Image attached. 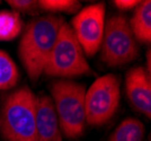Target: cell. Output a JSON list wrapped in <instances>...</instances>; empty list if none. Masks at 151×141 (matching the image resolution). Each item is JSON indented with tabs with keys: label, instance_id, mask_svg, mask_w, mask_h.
Listing matches in <instances>:
<instances>
[{
	"label": "cell",
	"instance_id": "1",
	"mask_svg": "<svg viewBox=\"0 0 151 141\" xmlns=\"http://www.w3.org/2000/svg\"><path fill=\"white\" fill-rule=\"evenodd\" d=\"M64 20L55 15L32 19L24 28L18 44V57L33 83L43 75Z\"/></svg>",
	"mask_w": 151,
	"mask_h": 141
},
{
	"label": "cell",
	"instance_id": "2",
	"mask_svg": "<svg viewBox=\"0 0 151 141\" xmlns=\"http://www.w3.org/2000/svg\"><path fill=\"white\" fill-rule=\"evenodd\" d=\"M0 132L5 141H37L36 95L27 86L7 96L0 115Z\"/></svg>",
	"mask_w": 151,
	"mask_h": 141
},
{
	"label": "cell",
	"instance_id": "3",
	"mask_svg": "<svg viewBox=\"0 0 151 141\" xmlns=\"http://www.w3.org/2000/svg\"><path fill=\"white\" fill-rule=\"evenodd\" d=\"M50 93L62 135L70 140L80 138L86 127V87L73 80L58 79L51 83Z\"/></svg>",
	"mask_w": 151,
	"mask_h": 141
},
{
	"label": "cell",
	"instance_id": "4",
	"mask_svg": "<svg viewBox=\"0 0 151 141\" xmlns=\"http://www.w3.org/2000/svg\"><path fill=\"white\" fill-rule=\"evenodd\" d=\"M91 72L82 47L69 24L64 22L43 73L49 77L71 80V78L87 76Z\"/></svg>",
	"mask_w": 151,
	"mask_h": 141
},
{
	"label": "cell",
	"instance_id": "5",
	"mask_svg": "<svg viewBox=\"0 0 151 141\" xmlns=\"http://www.w3.org/2000/svg\"><path fill=\"white\" fill-rule=\"evenodd\" d=\"M99 50L101 61L108 67L124 65L139 57L138 42L123 15H114L106 22Z\"/></svg>",
	"mask_w": 151,
	"mask_h": 141
},
{
	"label": "cell",
	"instance_id": "6",
	"mask_svg": "<svg viewBox=\"0 0 151 141\" xmlns=\"http://www.w3.org/2000/svg\"><path fill=\"white\" fill-rule=\"evenodd\" d=\"M120 79L113 73L98 77L85 94L86 123L99 127L109 121L119 109Z\"/></svg>",
	"mask_w": 151,
	"mask_h": 141
},
{
	"label": "cell",
	"instance_id": "7",
	"mask_svg": "<svg viewBox=\"0 0 151 141\" xmlns=\"http://www.w3.org/2000/svg\"><path fill=\"white\" fill-rule=\"evenodd\" d=\"M105 12L104 2L89 5L76 14L69 24L86 57H94L99 51L106 24Z\"/></svg>",
	"mask_w": 151,
	"mask_h": 141
},
{
	"label": "cell",
	"instance_id": "8",
	"mask_svg": "<svg viewBox=\"0 0 151 141\" xmlns=\"http://www.w3.org/2000/svg\"><path fill=\"white\" fill-rule=\"evenodd\" d=\"M125 94L131 105L148 119L151 117V79L143 67H135L125 76Z\"/></svg>",
	"mask_w": 151,
	"mask_h": 141
},
{
	"label": "cell",
	"instance_id": "9",
	"mask_svg": "<svg viewBox=\"0 0 151 141\" xmlns=\"http://www.w3.org/2000/svg\"><path fill=\"white\" fill-rule=\"evenodd\" d=\"M36 137L37 141H62L57 112L50 95L36 96Z\"/></svg>",
	"mask_w": 151,
	"mask_h": 141
},
{
	"label": "cell",
	"instance_id": "10",
	"mask_svg": "<svg viewBox=\"0 0 151 141\" xmlns=\"http://www.w3.org/2000/svg\"><path fill=\"white\" fill-rule=\"evenodd\" d=\"M134 39L137 42L150 43L151 41V1L143 0L134 8L129 22Z\"/></svg>",
	"mask_w": 151,
	"mask_h": 141
},
{
	"label": "cell",
	"instance_id": "11",
	"mask_svg": "<svg viewBox=\"0 0 151 141\" xmlns=\"http://www.w3.org/2000/svg\"><path fill=\"white\" fill-rule=\"evenodd\" d=\"M145 128L143 123L134 117H127L115 128L108 141H143Z\"/></svg>",
	"mask_w": 151,
	"mask_h": 141
},
{
	"label": "cell",
	"instance_id": "12",
	"mask_svg": "<svg viewBox=\"0 0 151 141\" xmlns=\"http://www.w3.org/2000/svg\"><path fill=\"white\" fill-rule=\"evenodd\" d=\"M19 80V71L14 60L0 50V90L15 87Z\"/></svg>",
	"mask_w": 151,
	"mask_h": 141
},
{
	"label": "cell",
	"instance_id": "13",
	"mask_svg": "<svg viewBox=\"0 0 151 141\" xmlns=\"http://www.w3.org/2000/svg\"><path fill=\"white\" fill-rule=\"evenodd\" d=\"M22 31L19 14L15 12H0V41L15 39Z\"/></svg>",
	"mask_w": 151,
	"mask_h": 141
},
{
	"label": "cell",
	"instance_id": "14",
	"mask_svg": "<svg viewBox=\"0 0 151 141\" xmlns=\"http://www.w3.org/2000/svg\"><path fill=\"white\" fill-rule=\"evenodd\" d=\"M37 5L41 9L49 13H78L81 4L77 0H40Z\"/></svg>",
	"mask_w": 151,
	"mask_h": 141
},
{
	"label": "cell",
	"instance_id": "15",
	"mask_svg": "<svg viewBox=\"0 0 151 141\" xmlns=\"http://www.w3.org/2000/svg\"><path fill=\"white\" fill-rule=\"evenodd\" d=\"M7 4L13 8L15 13H32L38 7L36 0H8Z\"/></svg>",
	"mask_w": 151,
	"mask_h": 141
},
{
	"label": "cell",
	"instance_id": "16",
	"mask_svg": "<svg viewBox=\"0 0 151 141\" xmlns=\"http://www.w3.org/2000/svg\"><path fill=\"white\" fill-rule=\"evenodd\" d=\"M139 0H115L114 5L121 10H130L134 9L139 5Z\"/></svg>",
	"mask_w": 151,
	"mask_h": 141
},
{
	"label": "cell",
	"instance_id": "17",
	"mask_svg": "<svg viewBox=\"0 0 151 141\" xmlns=\"http://www.w3.org/2000/svg\"><path fill=\"white\" fill-rule=\"evenodd\" d=\"M145 71L150 76V50H148V52H147V68H145Z\"/></svg>",
	"mask_w": 151,
	"mask_h": 141
}]
</instances>
